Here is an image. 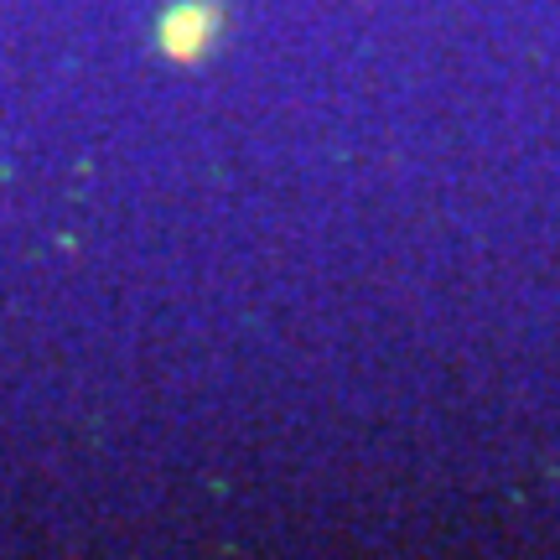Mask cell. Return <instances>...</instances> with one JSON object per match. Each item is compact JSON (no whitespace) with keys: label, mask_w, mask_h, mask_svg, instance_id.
I'll return each mask as SVG.
<instances>
[{"label":"cell","mask_w":560,"mask_h":560,"mask_svg":"<svg viewBox=\"0 0 560 560\" xmlns=\"http://www.w3.org/2000/svg\"><path fill=\"white\" fill-rule=\"evenodd\" d=\"M208 26H213V11L198 5V0H187V5H177L172 16L161 21V47L177 52V58H192L202 42H208Z\"/></svg>","instance_id":"cell-1"}]
</instances>
